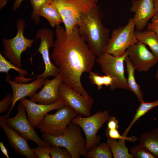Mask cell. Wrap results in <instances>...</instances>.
<instances>
[{"label":"cell","mask_w":158,"mask_h":158,"mask_svg":"<svg viewBox=\"0 0 158 158\" xmlns=\"http://www.w3.org/2000/svg\"><path fill=\"white\" fill-rule=\"evenodd\" d=\"M25 25V20L19 19L16 24L17 33L16 36L10 39L3 38L2 40L4 54L13 64L20 68L22 67L21 54L28 48L31 47L34 42V40L26 38L24 36Z\"/></svg>","instance_id":"9c48e42d"},{"label":"cell","mask_w":158,"mask_h":158,"mask_svg":"<svg viewBox=\"0 0 158 158\" xmlns=\"http://www.w3.org/2000/svg\"><path fill=\"white\" fill-rule=\"evenodd\" d=\"M98 0H53L58 10L67 34L71 33L82 14L97 5Z\"/></svg>","instance_id":"277c9868"},{"label":"cell","mask_w":158,"mask_h":158,"mask_svg":"<svg viewBox=\"0 0 158 158\" xmlns=\"http://www.w3.org/2000/svg\"><path fill=\"white\" fill-rule=\"evenodd\" d=\"M135 36L139 41L148 46L158 61V35L148 30H135Z\"/></svg>","instance_id":"d6986e66"},{"label":"cell","mask_w":158,"mask_h":158,"mask_svg":"<svg viewBox=\"0 0 158 158\" xmlns=\"http://www.w3.org/2000/svg\"></svg>","instance_id":"60d3db41"},{"label":"cell","mask_w":158,"mask_h":158,"mask_svg":"<svg viewBox=\"0 0 158 158\" xmlns=\"http://www.w3.org/2000/svg\"><path fill=\"white\" fill-rule=\"evenodd\" d=\"M24 0H15L12 7V11H16L20 6L22 2Z\"/></svg>","instance_id":"8d00e7d4"},{"label":"cell","mask_w":158,"mask_h":158,"mask_svg":"<svg viewBox=\"0 0 158 158\" xmlns=\"http://www.w3.org/2000/svg\"><path fill=\"white\" fill-rule=\"evenodd\" d=\"M158 106V99L155 101L146 102L144 101L140 102L136 109L135 113L128 127L122 134L123 136L126 137L130 130L135 123L141 117L144 115L152 109Z\"/></svg>","instance_id":"cb8c5ba5"},{"label":"cell","mask_w":158,"mask_h":158,"mask_svg":"<svg viewBox=\"0 0 158 158\" xmlns=\"http://www.w3.org/2000/svg\"><path fill=\"white\" fill-rule=\"evenodd\" d=\"M50 154L52 158H72L69 151L66 148L59 146L51 147Z\"/></svg>","instance_id":"f546056e"},{"label":"cell","mask_w":158,"mask_h":158,"mask_svg":"<svg viewBox=\"0 0 158 158\" xmlns=\"http://www.w3.org/2000/svg\"><path fill=\"white\" fill-rule=\"evenodd\" d=\"M139 144L146 148L156 158H158V127L141 134Z\"/></svg>","instance_id":"ffe728a7"},{"label":"cell","mask_w":158,"mask_h":158,"mask_svg":"<svg viewBox=\"0 0 158 158\" xmlns=\"http://www.w3.org/2000/svg\"><path fill=\"white\" fill-rule=\"evenodd\" d=\"M13 98V93H7L4 98L0 101V113L5 112L11 106Z\"/></svg>","instance_id":"d6a6232c"},{"label":"cell","mask_w":158,"mask_h":158,"mask_svg":"<svg viewBox=\"0 0 158 158\" xmlns=\"http://www.w3.org/2000/svg\"><path fill=\"white\" fill-rule=\"evenodd\" d=\"M116 139L108 138V144L114 158H133L125 144V139Z\"/></svg>","instance_id":"603a6c76"},{"label":"cell","mask_w":158,"mask_h":158,"mask_svg":"<svg viewBox=\"0 0 158 158\" xmlns=\"http://www.w3.org/2000/svg\"><path fill=\"white\" fill-rule=\"evenodd\" d=\"M59 96L66 105L73 109L84 117L91 116V111L94 100L92 97L86 98L62 82L59 89Z\"/></svg>","instance_id":"8fae6325"},{"label":"cell","mask_w":158,"mask_h":158,"mask_svg":"<svg viewBox=\"0 0 158 158\" xmlns=\"http://www.w3.org/2000/svg\"><path fill=\"white\" fill-rule=\"evenodd\" d=\"M20 102L25 107L28 119L34 128L48 112L58 110L65 105L61 99L54 103L47 105L37 104L25 98L20 99Z\"/></svg>","instance_id":"9a60e30c"},{"label":"cell","mask_w":158,"mask_h":158,"mask_svg":"<svg viewBox=\"0 0 158 158\" xmlns=\"http://www.w3.org/2000/svg\"><path fill=\"white\" fill-rule=\"evenodd\" d=\"M130 151L133 158H156L146 148L139 144L131 147Z\"/></svg>","instance_id":"83f0119b"},{"label":"cell","mask_w":158,"mask_h":158,"mask_svg":"<svg viewBox=\"0 0 158 158\" xmlns=\"http://www.w3.org/2000/svg\"><path fill=\"white\" fill-rule=\"evenodd\" d=\"M51 147L49 146H38L37 148H32V150L38 158H51Z\"/></svg>","instance_id":"1f68e13d"},{"label":"cell","mask_w":158,"mask_h":158,"mask_svg":"<svg viewBox=\"0 0 158 158\" xmlns=\"http://www.w3.org/2000/svg\"><path fill=\"white\" fill-rule=\"evenodd\" d=\"M130 11L134 13L136 30H143L156 13L153 0H132Z\"/></svg>","instance_id":"2e32d148"},{"label":"cell","mask_w":158,"mask_h":158,"mask_svg":"<svg viewBox=\"0 0 158 158\" xmlns=\"http://www.w3.org/2000/svg\"><path fill=\"white\" fill-rule=\"evenodd\" d=\"M107 137L108 138L115 139H123L131 142H135L138 139L135 136L130 137H124L121 135L117 129H109L107 128L105 130Z\"/></svg>","instance_id":"4dcf8cb0"},{"label":"cell","mask_w":158,"mask_h":158,"mask_svg":"<svg viewBox=\"0 0 158 158\" xmlns=\"http://www.w3.org/2000/svg\"><path fill=\"white\" fill-rule=\"evenodd\" d=\"M113 154L107 143L102 142L87 151L86 157L87 158H111Z\"/></svg>","instance_id":"d4e9b609"},{"label":"cell","mask_w":158,"mask_h":158,"mask_svg":"<svg viewBox=\"0 0 158 158\" xmlns=\"http://www.w3.org/2000/svg\"><path fill=\"white\" fill-rule=\"evenodd\" d=\"M18 112L13 117L4 118L6 123L27 141L31 140L39 146H49L41 140L34 130L25 112V109L21 102L18 106Z\"/></svg>","instance_id":"30bf717a"},{"label":"cell","mask_w":158,"mask_h":158,"mask_svg":"<svg viewBox=\"0 0 158 158\" xmlns=\"http://www.w3.org/2000/svg\"><path fill=\"white\" fill-rule=\"evenodd\" d=\"M0 126L6 134L10 146L18 155L27 158H38L27 140L7 124L3 116L0 117Z\"/></svg>","instance_id":"e0dca14e"},{"label":"cell","mask_w":158,"mask_h":158,"mask_svg":"<svg viewBox=\"0 0 158 158\" xmlns=\"http://www.w3.org/2000/svg\"><path fill=\"white\" fill-rule=\"evenodd\" d=\"M126 52L133 65L140 72L148 71L158 61L146 45L140 41L128 47Z\"/></svg>","instance_id":"4fadbf2b"},{"label":"cell","mask_w":158,"mask_h":158,"mask_svg":"<svg viewBox=\"0 0 158 158\" xmlns=\"http://www.w3.org/2000/svg\"><path fill=\"white\" fill-rule=\"evenodd\" d=\"M155 77L158 80V68L156 72V74Z\"/></svg>","instance_id":"ab89813d"},{"label":"cell","mask_w":158,"mask_h":158,"mask_svg":"<svg viewBox=\"0 0 158 158\" xmlns=\"http://www.w3.org/2000/svg\"><path fill=\"white\" fill-rule=\"evenodd\" d=\"M0 148L1 150L2 153L4 154L7 158H9L8 154V151L5 146L3 142H0Z\"/></svg>","instance_id":"d590c367"},{"label":"cell","mask_w":158,"mask_h":158,"mask_svg":"<svg viewBox=\"0 0 158 158\" xmlns=\"http://www.w3.org/2000/svg\"><path fill=\"white\" fill-rule=\"evenodd\" d=\"M81 128L78 124L70 123L64 133L53 136L42 133V140L50 147L59 146L66 148L72 158L86 157L87 151L86 140L83 137Z\"/></svg>","instance_id":"3957f363"},{"label":"cell","mask_w":158,"mask_h":158,"mask_svg":"<svg viewBox=\"0 0 158 158\" xmlns=\"http://www.w3.org/2000/svg\"><path fill=\"white\" fill-rule=\"evenodd\" d=\"M7 2V0H0V10L6 4Z\"/></svg>","instance_id":"f35d334b"},{"label":"cell","mask_w":158,"mask_h":158,"mask_svg":"<svg viewBox=\"0 0 158 158\" xmlns=\"http://www.w3.org/2000/svg\"><path fill=\"white\" fill-rule=\"evenodd\" d=\"M63 79L59 74L54 79L46 78L43 87L37 93L30 97V100L39 104H49L56 102L60 99L59 89Z\"/></svg>","instance_id":"ac0fdd59"},{"label":"cell","mask_w":158,"mask_h":158,"mask_svg":"<svg viewBox=\"0 0 158 158\" xmlns=\"http://www.w3.org/2000/svg\"><path fill=\"white\" fill-rule=\"evenodd\" d=\"M135 28L134 19L132 18L124 26L113 30L104 53L116 56L123 55L128 47L138 41L135 35Z\"/></svg>","instance_id":"52a82bcc"},{"label":"cell","mask_w":158,"mask_h":158,"mask_svg":"<svg viewBox=\"0 0 158 158\" xmlns=\"http://www.w3.org/2000/svg\"><path fill=\"white\" fill-rule=\"evenodd\" d=\"M102 15L97 6L81 16L77 25L80 33L90 49L97 57L104 53L110 37V30L102 22Z\"/></svg>","instance_id":"7a4b0ae2"},{"label":"cell","mask_w":158,"mask_h":158,"mask_svg":"<svg viewBox=\"0 0 158 158\" xmlns=\"http://www.w3.org/2000/svg\"><path fill=\"white\" fill-rule=\"evenodd\" d=\"M31 6L33 8V11L30 17L37 25L40 20L39 14V10L41 7L44 4L51 2L52 0H30Z\"/></svg>","instance_id":"f1b7e54d"},{"label":"cell","mask_w":158,"mask_h":158,"mask_svg":"<svg viewBox=\"0 0 158 158\" xmlns=\"http://www.w3.org/2000/svg\"><path fill=\"white\" fill-rule=\"evenodd\" d=\"M78 114L70 107L65 105L54 114H47L37 126L42 133L53 136L63 134L69 124Z\"/></svg>","instance_id":"5b68a950"},{"label":"cell","mask_w":158,"mask_h":158,"mask_svg":"<svg viewBox=\"0 0 158 158\" xmlns=\"http://www.w3.org/2000/svg\"><path fill=\"white\" fill-rule=\"evenodd\" d=\"M147 29L152 31L158 35V12L155 13L150 23H148Z\"/></svg>","instance_id":"836d02e7"},{"label":"cell","mask_w":158,"mask_h":158,"mask_svg":"<svg viewBox=\"0 0 158 158\" xmlns=\"http://www.w3.org/2000/svg\"><path fill=\"white\" fill-rule=\"evenodd\" d=\"M124 62L126 66L128 90L134 93L140 102H143L144 101L143 92L140 86L136 83L135 77L134 73L136 69L130 61L128 55L126 57Z\"/></svg>","instance_id":"44dd1931"},{"label":"cell","mask_w":158,"mask_h":158,"mask_svg":"<svg viewBox=\"0 0 158 158\" xmlns=\"http://www.w3.org/2000/svg\"><path fill=\"white\" fill-rule=\"evenodd\" d=\"M88 73V77L91 84L96 85L98 90L102 88L103 85L109 87L113 83V79L109 75H101L92 71Z\"/></svg>","instance_id":"484cf974"},{"label":"cell","mask_w":158,"mask_h":158,"mask_svg":"<svg viewBox=\"0 0 158 158\" xmlns=\"http://www.w3.org/2000/svg\"><path fill=\"white\" fill-rule=\"evenodd\" d=\"M51 2L43 4L40 9L39 14L45 18L54 27L59 25L63 21L58 10Z\"/></svg>","instance_id":"7402d4cb"},{"label":"cell","mask_w":158,"mask_h":158,"mask_svg":"<svg viewBox=\"0 0 158 158\" xmlns=\"http://www.w3.org/2000/svg\"><path fill=\"white\" fill-rule=\"evenodd\" d=\"M11 69H13L17 71L19 73L20 77H24V75H27L28 72L26 70L23 69L16 66L10 61H8L0 53V72L8 74V71Z\"/></svg>","instance_id":"4316f807"},{"label":"cell","mask_w":158,"mask_h":158,"mask_svg":"<svg viewBox=\"0 0 158 158\" xmlns=\"http://www.w3.org/2000/svg\"><path fill=\"white\" fill-rule=\"evenodd\" d=\"M10 75L8 74L6 76V81L11 87L13 94L12 105L4 118L9 117L16 103L18 100L26 97H30L36 93L37 91L44 85L46 78H37L34 81L28 83H20L11 80Z\"/></svg>","instance_id":"5bb4252c"},{"label":"cell","mask_w":158,"mask_h":158,"mask_svg":"<svg viewBox=\"0 0 158 158\" xmlns=\"http://www.w3.org/2000/svg\"><path fill=\"white\" fill-rule=\"evenodd\" d=\"M40 39V42L37 51L41 54L45 64V69L43 73L35 78L47 77L52 76L56 77L59 74V69L51 62L49 56V49L53 47L54 33L51 29L45 28H42L36 32V39Z\"/></svg>","instance_id":"7c38bea8"},{"label":"cell","mask_w":158,"mask_h":158,"mask_svg":"<svg viewBox=\"0 0 158 158\" xmlns=\"http://www.w3.org/2000/svg\"><path fill=\"white\" fill-rule=\"evenodd\" d=\"M107 128L109 129H118V121L114 116H110L108 121Z\"/></svg>","instance_id":"e575fe53"},{"label":"cell","mask_w":158,"mask_h":158,"mask_svg":"<svg viewBox=\"0 0 158 158\" xmlns=\"http://www.w3.org/2000/svg\"><path fill=\"white\" fill-rule=\"evenodd\" d=\"M156 13L158 12V0H153Z\"/></svg>","instance_id":"74e56055"},{"label":"cell","mask_w":158,"mask_h":158,"mask_svg":"<svg viewBox=\"0 0 158 158\" xmlns=\"http://www.w3.org/2000/svg\"><path fill=\"white\" fill-rule=\"evenodd\" d=\"M110 116L109 111L105 110L88 117H83L78 114L72 119L71 122L80 126L84 132L87 151L99 144L101 138L97 133Z\"/></svg>","instance_id":"ba28073f"},{"label":"cell","mask_w":158,"mask_h":158,"mask_svg":"<svg viewBox=\"0 0 158 158\" xmlns=\"http://www.w3.org/2000/svg\"><path fill=\"white\" fill-rule=\"evenodd\" d=\"M51 57L58 68L63 82L86 98L90 96L81 82L84 73L92 71L96 56L80 33L77 25L67 34L65 29L58 25Z\"/></svg>","instance_id":"6da1fadb"},{"label":"cell","mask_w":158,"mask_h":158,"mask_svg":"<svg viewBox=\"0 0 158 158\" xmlns=\"http://www.w3.org/2000/svg\"><path fill=\"white\" fill-rule=\"evenodd\" d=\"M127 55L126 52L123 55L119 56L104 53L96 60L100 67L101 71L113 79V83L109 87L112 90L118 89H129L127 78L124 75V63Z\"/></svg>","instance_id":"8992f818"}]
</instances>
